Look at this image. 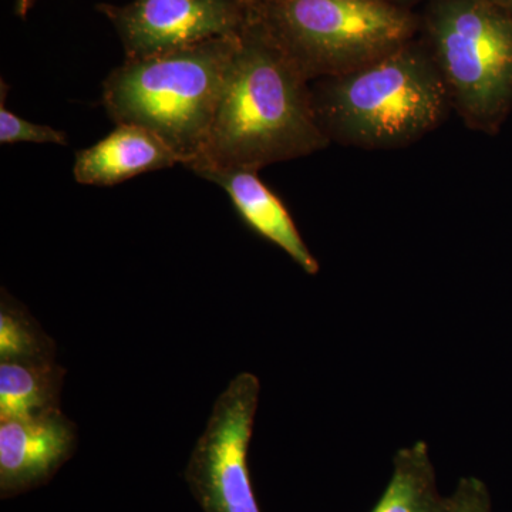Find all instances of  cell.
<instances>
[{
  "label": "cell",
  "instance_id": "cell-1",
  "mask_svg": "<svg viewBox=\"0 0 512 512\" xmlns=\"http://www.w3.org/2000/svg\"><path fill=\"white\" fill-rule=\"evenodd\" d=\"M305 74L251 10L229 63L200 156L185 165L251 168L312 156L329 147Z\"/></svg>",
  "mask_w": 512,
  "mask_h": 512
},
{
  "label": "cell",
  "instance_id": "cell-2",
  "mask_svg": "<svg viewBox=\"0 0 512 512\" xmlns=\"http://www.w3.org/2000/svg\"><path fill=\"white\" fill-rule=\"evenodd\" d=\"M313 106L330 143L397 150L429 136L447 119L450 99L423 39L339 76L311 83Z\"/></svg>",
  "mask_w": 512,
  "mask_h": 512
},
{
  "label": "cell",
  "instance_id": "cell-3",
  "mask_svg": "<svg viewBox=\"0 0 512 512\" xmlns=\"http://www.w3.org/2000/svg\"><path fill=\"white\" fill-rule=\"evenodd\" d=\"M239 37L126 60L103 83L110 119L153 131L185 167L200 156L207 141Z\"/></svg>",
  "mask_w": 512,
  "mask_h": 512
},
{
  "label": "cell",
  "instance_id": "cell-4",
  "mask_svg": "<svg viewBox=\"0 0 512 512\" xmlns=\"http://www.w3.org/2000/svg\"><path fill=\"white\" fill-rule=\"evenodd\" d=\"M421 39L446 84L451 110L494 133L512 106V13L495 0H429Z\"/></svg>",
  "mask_w": 512,
  "mask_h": 512
},
{
  "label": "cell",
  "instance_id": "cell-5",
  "mask_svg": "<svg viewBox=\"0 0 512 512\" xmlns=\"http://www.w3.org/2000/svg\"><path fill=\"white\" fill-rule=\"evenodd\" d=\"M251 10L309 82L375 62L420 32L412 10L387 0H268Z\"/></svg>",
  "mask_w": 512,
  "mask_h": 512
},
{
  "label": "cell",
  "instance_id": "cell-6",
  "mask_svg": "<svg viewBox=\"0 0 512 512\" xmlns=\"http://www.w3.org/2000/svg\"><path fill=\"white\" fill-rule=\"evenodd\" d=\"M261 384L252 373L229 382L185 468V481L204 512H261L248 467Z\"/></svg>",
  "mask_w": 512,
  "mask_h": 512
},
{
  "label": "cell",
  "instance_id": "cell-7",
  "mask_svg": "<svg viewBox=\"0 0 512 512\" xmlns=\"http://www.w3.org/2000/svg\"><path fill=\"white\" fill-rule=\"evenodd\" d=\"M251 18L245 0H136L113 12L127 60L239 36Z\"/></svg>",
  "mask_w": 512,
  "mask_h": 512
},
{
  "label": "cell",
  "instance_id": "cell-8",
  "mask_svg": "<svg viewBox=\"0 0 512 512\" xmlns=\"http://www.w3.org/2000/svg\"><path fill=\"white\" fill-rule=\"evenodd\" d=\"M79 434L62 410L0 420V497L43 487L72 458Z\"/></svg>",
  "mask_w": 512,
  "mask_h": 512
},
{
  "label": "cell",
  "instance_id": "cell-9",
  "mask_svg": "<svg viewBox=\"0 0 512 512\" xmlns=\"http://www.w3.org/2000/svg\"><path fill=\"white\" fill-rule=\"evenodd\" d=\"M190 171L222 188L242 221L259 237L281 248L306 274H318V259L303 241L291 212L261 180L259 171L214 165H197Z\"/></svg>",
  "mask_w": 512,
  "mask_h": 512
},
{
  "label": "cell",
  "instance_id": "cell-10",
  "mask_svg": "<svg viewBox=\"0 0 512 512\" xmlns=\"http://www.w3.org/2000/svg\"><path fill=\"white\" fill-rule=\"evenodd\" d=\"M177 164L183 165L181 157L153 131L117 124L99 143L77 151L73 175L79 184L111 187Z\"/></svg>",
  "mask_w": 512,
  "mask_h": 512
},
{
  "label": "cell",
  "instance_id": "cell-11",
  "mask_svg": "<svg viewBox=\"0 0 512 512\" xmlns=\"http://www.w3.org/2000/svg\"><path fill=\"white\" fill-rule=\"evenodd\" d=\"M450 495L437 487L430 448L424 441L400 448L389 484L372 512H450Z\"/></svg>",
  "mask_w": 512,
  "mask_h": 512
},
{
  "label": "cell",
  "instance_id": "cell-12",
  "mask_svg": "<svg viewBox=\"0 0 512 512\" xmlns=\"http://www.w3.org/2000/svg\"><path fill=\"white\" fill-rule=\"evenodd\" d=\"M66 370L53 362H0V420L60 409Z\"/></svg>",
  "mask_w": 512,
  "mask_h": 512
},
{
  "label": "cell",
  "instance_id": "cell-13",
  "mask_svg": "<svg viewBox=\"0 0 512 512\" xmlns=\"http://www.w3.org/2000/svg\"><path fill=\"white\" fill-rule=\"evenodd\" d=\"M56 345L28 309L2 289L0 362H53Z\"/></svg>",
  "mask_w": 512,
  "mask_h": 512
},
{
  "label": "cell",
  "instance_id": "cell-14",
  "mask_svg": "<svg viewBox=\"0 0 512 512\" xmlns=\"http://www.w3.org/2000/svg\"><path fill=\"white\" fill-rule=\"evenodd\" d=\"M5 82L2 80V103H0V143H35L67 146V134L45 124L32 123L22 119L5 106Z\"/></svg>",
  "mask_w": 512,
  "mask_h": 512
},
{
  "label": "cell",
  "instance_id": "cell-15",
  "mask_svg": "<svg viewBox=\"0 0 512 512\" xmlns=\"http://www.w3.org/2000/svg\"><path fill=\"white\" fill-rule=\"evenodd\" d=\"M450 503V512H493L487 484L477 477L461 478L450 495Z\"/></svg>",
  "mask_w": 512,
  "mask_h": 512
},
{
  "label": "cell",
  "instance_id": "cell-16",
  "mask_svg": "<svg viewBox=\"0 0 512 512\" xmlns=\"http://www.w3.org/2000/svg\"><path fill=\"white\" fill-rule=\"evenodd\" d=\"M387 2L394 3V5L402 6V8L410 9L416 3H419L420 0H387Z\"/></svg>",
  "mask_w": 512,
  "mask_h": 512
},
{
  "label": "cell",
  "instance_id": "cell-17",
  "mask_svg": "<svg viewBox=\"0 0 512 512\" xmlns=\"http://www.w3.org/2000/svg\"><path fill=\"white\" fill-rule=\"evenodd\" d=\"M33 0H18V9L20 13L26 12L28 10L30 3H32Z\"/></svg>",
  "mask_w": 512,
  "mask_h": 512
},
{
  "label": "cell",
  "instance_id": "cell-18",
  "mask_svg": "<svg viewBox=\"0 0 512 512\" xmlns=\"http://www.w3.org/2000/svg\"><path fill=\"white\" fill-rule=\"evenodd\" d=\"M495 2H497L498 5L503 6V8L510 10L512 13V0H495Z\"/></svg>",
  "mask_w": 512,
  "mask_h": 512
},
{
  "label": "cell",
  "instance_id": "cell-19",
  "mask_svg": "<svg viewBox=\"0 0 512 512\" xmlns=\"http://www.w3.org/2000/svg\"><path fill=\"white\" fill-rule=\"evenodd\" d=\"M249 6L259 5V3L268 2V0H245Z\"/></svg>",
  "mask_w": 512,
  "mask_h": 512
}]
</instances>
